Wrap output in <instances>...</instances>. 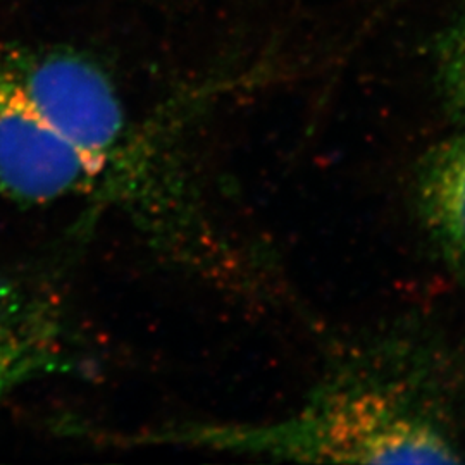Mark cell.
<instances>
[{
    "label": "cell",
    "instance_id": "5",
    "mask_svg": "<svg viewBox=\"0 0 465 465\" xmlns=\"http://www.w3.org/2000/svg\"><path fill=\"white\" fill-rule=\"evenodd\" d=\"M434 78L450 114L465 124V13L434 44Z\"/></svg>",
    "mask_w": 465,
    "mask_h": 465
},
{
    "label": "cell",
    "instance_id": "3",
    "mask_svg": "<svg viewBox=\"0 0 465 465\" xmlns=\"http://www.w3.org/2000/svg\"><path fill=\"white\" fill-rule=\"evenodd\" d=\"M84 364L59 300L0 269V409L21 388Z\"/></svg>",
    "mask_w": 465,
    "mask_h": 465
},
{
    "label": "cell",
    "instance_id": "4",
    "mask_svg": "<svg viewBox=\"0 0 465 465\" xmlns=\"http://www.w3.org/2000/svg\"><path fill=\"white\" fill-rule=\"evenodd\" d=\"M412 205L438 259L465 286V124L420 153Z\"/></svg>",
    "mask_w": 465,
    "mask_h": 465
},
{
    "label": "cell",
    "instance_id": "1",
    "mask_svg": "<svg viewBox=\"0 0 465 465\" xmlns=\"http://www.w3.org/2000/svg\"><path fill=\"white\" fill-rule=\"evenodd\" d=\"M171 445L312 464L465 462V372L422 332H382L340 353L295 411L266 422H184L102 431Z\"/></svg>",
    "mask_w": 465,
    "mask_h": 465
},
{
    "label": "cell",
    "instance_id": "2",
    "mask_svg": "<svg viewBox=\"0 0 465 465\" xmlns=\"http://www.w3.org/2000/svg\"><path fill=\"white\" fill-rule=\"evenodd\" d=\"M0 197L109 207L99 171L23 95L0 50Z\"/></svg>",
    "mask_w": 465,
    "mask_h": 465
}]
</instances>
